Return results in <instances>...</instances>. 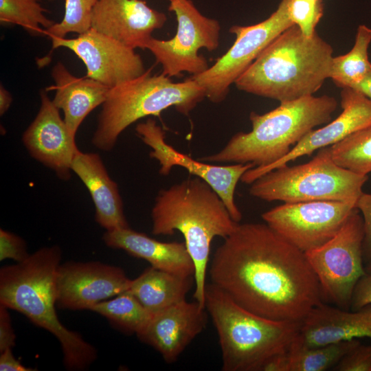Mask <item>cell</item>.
Masks as SVG:
<instances>
[{
    "instance_id": "cell-1",
    "label": "cell",
    "mask_w": 371,
    "mask_h": 371,
    "mask_svg": "<svg viewBox=\"0 0 371 371\" xmlns=\"http://www.w3.org/2000/svg\"><path fill=\"white\" fill-rule=\"evenodd\" d=\"M216 249L211 282L263 317L301 323L324 302L305 253L267 223H238Z\"/></svg>"
},
{
    "instance_id": "cell-2",
    "label": "cell",
    "mask_w": 371,
    "mask_h": 371,
    "mask_svg": "<svg viewBox=\"0 0 371 371\" xmlns=\"http://www.w3.org/2000/svg\"><path fill=\"white\" fill-rule=\"evenodd\" d=\"M152 233L171 236L179 231L194 265V300L205 307L211 243L229 236L239 223L204 180L196 177L160 190L151 211Z\"/></svg>"
},
{
    "instance_id": "cell-3",
    "label": "cell",
    "mask_w": 371,
    "mask_h": 371,
    "mask_svg": "<svg viewBox=\"0 0 371 371\" xmlns=\"http://www.w3.org/2000/svg\"><path fill=\"white\" fill-rule=\"evenodd\" d=\"M61 250L57 245L39 249L25 260L0 269V305L24 315L60 342L63 364L85 370L97 359L95 348L59 320L56 308L57 269Z\"/></svg>"
},
{
    "instance_id": "cell-4",
    "label": "cell",
    "mask_w": 371,
    "mask_h": 371,
    "mask_svg": "<svg viewBox=\"0 0 371 371\" xmlns=\"http://www.w3.org/2000/svg\"><path fill=\"white\" fill-rule=\"evenodd\" d=\"M333 48L296 25L276 38L236 80L238 89L280 103L313 95L330 78Z\"/></svg>"
},
{
    "instance_id": "cell-5",
    "label": "cell",
    "mask_w": 371,
    "mask_h": 371,
    "mask_svg": "<svg viewBox=\"0 0 371 371\" xmlns=\"http://www.w3.org/2000/svg\"><path fill=\"white\" fill-rule=\"evenodd\" d=\"M337 107L334 97L324 95L282 102L264 114L252 111L249 115L251 131L235 134L220 151L199 159L267 166L286 155L292 146L315 127L331 121Z\"/></svg>"
},
{
    "instance_id": "cell-6",
    "label": "cell",
    "mask_w": 371,
    "mask_h": 371,
    "mask_svg": "<svg viewBox=\"0 0 371 371\" xmlns=\"http://www.w3.org/2000/svg\"><path fill=\"white\" fill-rule=\"evenodd\" d=\"M205 308L218 336L223 371H261L269 359L289 349L301 325L258 315L212 282L205 286Z\"/></svg>"
},
{
    "instance_id": "cell-7",
    "label": "cell",
    "mask_w": 371,
    "mask_h": 371,
    "mask_svg": "<svg viewBox=\"0 0 371 371\" xmlns=\"http://www.w3.org/2000/svg\"><path fill=\"white\" fill-rule=\"evenodd\" d=\"M205 98L203 88L192 78L175 82L162 73L152 74L149 69L109 89L91 142L97 148L109 151L120 134L136 121L159 116L170 107L188 115Z\"/></svg>"
},
{
    "instance_id": "cell-8",
    "label": "cell",
    "mask_w": 371,
    "mask_h": 371,
    "mask_svg": "<svg viewBox=\"0 0 371 371\" xmlns=\"http://www.w3.org/2000/svg\"><path fill=\"white\" fill-rule=\"evenodd\" d=\"M368 179L337 165L326 146L308 162L285 164L259 177L251 183L249 194L269 202L357 201Z\"/></svg>"
},
{
    "instance_id": "cell-9",
    "label": "cell",
    "mask_w": 371,
    "mask_h": 371,
    "mask_svg": "<svg viewBox=\"0 0 371 371\" xmlns=\"http://www.w3.org/2000/svg\"><path fill=\"white\" fill-rule=\"evenodd\" d=\"M363 240V218L355 207L334 237L305 252L319 280L323 300L344 310H350L355 288L366 273Z\"/></svg>"
},
{
    "instance_id": "cell-10",
    "label": "cell",
    "mask_w": 371,
    "mask_h": 371,
    "mask_svg": "<svg viewBox=\"0 0 371 371\" xmlns=\"http://www.w3.org/2000/svg\"><path fill=\"white\" fill-rule=\"evenodd\" d=\"M168 10L176 16L175 35L168 40L152 37L146 49L161 66L162 74L170 78L183 72L192 76L204 72L210 66L199 51L204 48L212 52L219 47L220 23L203 15L192 0L170 1Z\"/></svg>"
},
{
    "instance_id": "cell-11",
    "label": "cell",
    "mask_w": 371,
    "mask_h": 371,
    "mask_svg": "<svg viewBox=\"0 0 371 371\" xmlns=\"http://www.w3.org/2000/svg\"><path fill=\"white\" fill-rule=\"evenodd\" d=\"M289 0H281L276 10L265 20L251 25H234L229 32L236 39L230 48L204 72L192 76L213 103L227 97L229 88L258 55L280 34L291 27Z\"/></svg>"
},
{
    "instance_id": "cell-12",
    "label": "cell",
    "mask_w": 371,
    "mask_h": 371,
    "mask_svg": "<svg viewBox=\"0 0 371 371\" xmlns=\"http://www.w3.org/2000/svg\"><path fill=\"white\" fill-rule=\"evenodd\" d=\"M357 201L284 203L262 214L265 222L303 252L317 248L340 230Z\"/></svg>"
},
{
    "instance_id": "cell-13",
    "label": "cell",
    "mask_w": 371,
    "mask_h": 371,
    "mask_svg": "<svg viewBox=\"0 0 371 371\" xmlns=\"http://www.w3.org/2000/svg\"><path fill=\"white\" fill-rule=\"evenodd\" d=\"M135 131L142 141L152 149L149 155L159 162L160 175H169L172 167L177 166L186 169L191 175L206 181L216 191L234 221L237 223L241 221L242 213L234 199L235 190L243 174L256 167L254 164L247 163L221 166L193 159L167 144L165 131L151 118L138 124Z\"/></svg>"
},
{
    "instance_id": "cell-14",
    "label": "cell",
    "mask_w": 371,
    "mask_h": 371,
    "mask_svg": "<svg viewBox=\"0 0 371 371\" xmlns=\"http://www.w3.org/2000/svg\"><path fill=\"white\" fill-rule=\"evenodd\" d=\"M50 38L53 49L67 48L82 61L87 69L86 77L109 88L146 71L135 49L91 27L75 38Z\"/></svg>"
},
{
    "instance_id": "cell-15",
    "label": "cell",
    "mask_w": 371,
    "mask_h": 371,
    "mask_svg": "<svg viewBox=\"0 0 371 371\" xmlns=\"http://www.w3.org/2000/svg\"><path fill=\"white\" fill-rule=\"evenodd\" d=\"M120 267L98 261L67 262L56 273V306L72 311L90 310L104 300L126 291L131 284Z\"/></svg>"
},
{
    "instance_id": "cell-16",
    "label": "cell",
    "mask_w": 371,
    "mask_h": 371,
    "mask_svg": "<svg viewBox=\"0 0 371 371\" xmlns=\"http://www.w3.org/2000/svg\"><path fill=\"white\" fill-rule=\"evenodd\" d=\"M342 112L323 127L307 133L290 152L276 162L265 167H254L242 176L240 181L251 184L259 177L300 157L309 155L320 148L330 146L350 135L371 126V100L352 88L341 93Z\"/></svg>"
},
{
    "instance_id": "cell-17",
    "label": "cell",
    "mask_w": 371,
    "mask_h": 371,
    "mask_svg": "<svg viewBox=\"0 0 371 371\" xmlns=\"http://www.w3.org/2000/svg\"><path fill=\"white\" fill-rule=\"evenodd\" d=\"M39 111L23 135V142L30 155L53 170L62 180L71 177V164L79 150L59 109L45 91H40Z\"/></svg>"
},
{
    "instance_id": "cell-18",
    "label": "cell",
    "mask_w": 371,
    "mask_h": 371,
    "mask_svg": "<svg viewBox=\"0 0 371 371\" xmlns=\"http://www.w3.org/2000/svg\"><path fill=\"white\" fill-rule=\"evenodd\" d=\"M166 21L164 12L144 0H97L91 27L133 49H146L153 32Z\"/></svg>"
},
{
    "instance_id": "cell-19",
    "label": "cell",
    "mask_w": 371,
    "mask_h": 371,
    "mask_svg": "<svg viewBox=\"0 0 371 371\" xmlns=\"http://www.w3.org/2000/svg\"><path fill=\"white\" fill-rule=\"evenodd\" d=\"M208 315L196 300H185L154 315L137 336L154 348L166 363H172L205 329Z\"/></svg>"
},
{
    "instance_id": "cell-20",
    "label": "cell",
    "mask_w": 371,
    "mask_h": 371,
    "mask_svg": "<svg viewBox=\"0 0 371 371\" xmlns=\"http://www.w3.org/2000/svg\"><path fill=\"white\" fill-rule=\"evenodd\" d=\"M364 337L371 338V303L347 311L323 302L301 322L292 345L313 348Z\"/></svg>"
},
{
    "instance_id": "cell-21",
    "label": "cell",
    "mask_w": 371,
    "mask_h": 371,
    "mask_svg": "<svg viewBox=\"0 0 371 371\" xmlns=\"http://www.w3.org/2000/svg\"><path fill=\"white\" fill-rule=\"evenodd\" d=\"M71 170L89 190L95 205V219L106 231L130 227L117 183L97 153L77 151Z\"/></svg>"
},
{
    "instance_id": "cell-22",
    "label": "cell",
    "mask_w": 371,
    "mask_h": 371,
    "mask_svg": "<svg viewBox=\"0 0 371 371\" xmlns=\"http://www.w3.org/2000/svg\"><path fill=\"white\" fill-rule=\"evenodd\" d=\"M102 240L109 247L122 249L156 269L182 276L194 275V265L185 243L161 242L130 227L106 231Z\"/></svg>"
},
{
    "instance_id": "cell-23",
    "label": "cell",
    "mask_w": 371,
    "mask_h": 371,
    "mask_svg": "<svg viewBox=\"0 0 371 371\" xmlns=\"http://www.w3.org/2000/svg\"><path fill=\"white\" fill-rule=\"evenodd\" d=\"M55 85L54 104L64 113V121L71 133L76 132L85 118L105 101L109 87L90 78L74 76L60 62L52 70Z\"/></svg>"
},
{
    "instance_id": "cell-24",
    "label": "cell",
    "mask_w": 371,
    "mask_h": 371,
    "mask_svg": "<svg viewBox=\"0 0 371 371\" xmlns=\"http://www.w3.org/2000/svg\"><path fill=\"white\" fill-rule=\"evenodd\" d=\"M194 276H182L150 267L131 280L128 292L153 315L186 300Z\"/></svg>"
},
{
    "instance_id": "cell-25",
    "label": "cell",
    "mask_w": 371,
    "mask_h": 371,
    "mask_svg": "<svg viewBox=\"0 0 371 371\" xmlns=\"http://www.w3.org/2000/svg\"><path fill=\"white\" fill-rule=\"evenodd\" d=\"M361 342L357 339L326 345L302 348L291 344L289 349L269 359L261 371H326L333 368Z\"/></svg>"
},
{
    "instance_id": "cell-26",
    "label": "cell",
    "mask_w": 371,
    "mask_h": 371,
    "mask_svg": "<svg viewBox=\"0 0 371 371\" xmlns=\"http://www.w3.org/2000/svg\"><path fill=\"white\" fill-rule=\"evenodd\" d=\"M371 43V28L358 26L355 44L347 54L333 58L330 78L339 87L354 88L371 68L368 49Z\"/></svg>"
},
{
    "instance_id": "cell-27",
    "label": "cell",
    "mask_w": 371,
    "mask_h": 371,
    "mask_svg": "<svg viewBox=\"0 0 371 371\" xmlns=\"http://www.w3.org/2000/svg\"><path fill=\"white\" fill-rule=\"evenodd\" d=\"M89 311L106 317L114 327L123 333L136 335L145 328L153 317L127 291L111 300L98 302Z\"/></svg>"
},
{
    "instance_id": "cell-28",
    "label": "cell",
    "mask_w": 371,
    "mask_h": 371,
    "mask_svg": "<svg viewBox=\"0 0 371 371\" xmlns=\"http://www.w3.org/2000/svg\"><path fill=\"white\" fill-rule=\"evenodd\" d=\"M333 159L355 173L371 172V126L359 130L330 146Z\"/></svg>"
},
{
    "instance_id": "cell-29",
    "label": "cell",
    "mask_w": 371,
    "mask_h": 371,
    "mask_svg": "<svg viewBox=\"0 0 371 371\" xmlns=\"http://www.w3.org/2000/svg\"><path fill=\"white\" fill-rule=\"evenodd\" d=\"M38 0H0L1 23L20 25L31 33L45 32L55 24Z\"/></svg>"
},
{
    "instance_id": "cell-30",
    "label": "cell",
    "mask_w": 371,
    "mask_h": 371,
    "mask_svg": "<svg viewBox=\"0 0 371 371\" xmlns=\"http://www.w3.org/2000/svg\"><path fill=\"white\" fill-rule=\"evenodd\" d=\"M97 0H65L62 21L45 30L50 37L63 38L69 33L82 34L91 28L92 12Z\"/></svg>"
},
{
    "instance_id": "cell-31",
    "label": "cell",
    "mask_w": 371,
    "mask_h": 371,
    "mask_svg": "<svg viewBox=\"0 0 371 371\" xmlns=\"http://www.w3.org/2000/svg\"><path fill=\"white\" fill-rule=\"evenodd\" d=\"M288 13L302 33L311 38L316 33L315 27L324 14V4L322 0H289Z\"/></svg>"
},
{
    "instance_id": "cell-32",
    "label": "cell",
    "mask_w": 371,
    "mask_h": 371,
    "mask_svg": "<svg viewBox=\"0 0 371 371\" xmlns=\"http://www.w3.org/2000/svg\"><path fill=\"white\" fill-rule=\"evenodd\" d=\"M332 370L371 371V345L360 343L346 354Z\"/></svg>"
},
{
    "instance_id": "cell-33",
    "label": "cell",
    "mask_w": 371,
    "mask_h": 371,
    "mask_svg": "<svg viewBox=\"0 0 371 371\" xmlns=\"http://www.w3.org/2000/svg\"><path fill=\"white\" fill-rule=\"evenodd\" d=\"M25 241L10 232L0 229V260L12 259L20 262L28 258Z\"/></svg>"
},
{
    "instance_id": "cell-34",
    "label": "cell",
    "mask_w": 371,
    "mask_h": 371,
    "mask_svg": "<svg viewBox=\"0 0 371 371\" xmlns=\"http://www.w3.org/2000/svg\"><path fill=\"white\" fill-rule=\"evenodd\" d=\"M355 207L361 214L363 221L362 254L366 269L371 267V194L363 192L357 199Z\"/></svg>"
},
{
    "instance_id": "cell-35",
    "label": "cell",
    "mask_w": 371,
    "mask_h": 371,
    "mask_svg": "<svg viewBox=\"0 0 371 371\" xmlns=\"http://www.w3.org/2000/svg\"><path fill=\"white\" fill-rule=\"evenodd\" d=\"M371 303V267L357 282L352 297L350 310L356 311Z\"/></svg>"
},
{
    "instance_id": "cell-36",
    "label": "cell",
    "mask_w": 371,
    "mask_h": 371,
    "mask_svg": "<svg viewBox=\"0 0 371 371\" xmlns=\"http://www.w3.org/2000/svg\"><path fill=\"white\" fill-rule=\"evenodd\" d=\"M16 335L8 308L0 305V352L15 346Z\"/></svg>"
},
{
    "instance_id": "cell-37",
    "label": "cell",
    "mask_w": 371,
    "mask_h": 371,
    "mask_svg": "<svg viewBox=\"0 0 371 371\" xmlns=\"http://www.w3.org/2000/svg\"><path fill=\"white\" fill-rule=\"evenodd\" d=\"M1 371H32L36 369L23 366L14 356L12 349H6L0 352Z\"/></svg>"
},
{
    "instance_id": "cell-38",
    "label": "cell",
    "mask_w": 371,
    "mask_h": 371,
    "mask_svg": "<svg viewBox=\"0 0 371 371\" xmlns=\"http://www.w3.org/2000/svg\"><path fill=\"white\" fill-rule=\"evenodd\" d=\"M12 97L10 92L1 85L0 86V115H3L10 108Z\"/></svg>"
},
{
    "instance_id": "cell-39",
    "label": "cell",
    "mask_w": 371,
    "mask_h": 371,
    "mask_svg": "<svg viewBox=\"0 0 371 371\" xmlns=\"http://www.w3.org/2000/svg\"><path fill=\"white\" fill-rule=\"evenodd\" d=\"M354 89L371 100V68L364 78Z\"/></svg>"
},
{
    "instance_id": "cell-40",
    "label": "cell",
    "mask_w": 371,
    "mask_h": 371,
    "mask_svg": "<svg viewBox=\"0 0 371 371\" xmlns=\"http://www.w3.org/2000/svg\"><path fill=\"white\" fill-rule=\"evenodd\" d=\"M168 1H173V0H168Z\"/></svg>"
},
{
    "instance_id": "cell-41",
    "label": "cell",
    "mask_w": 371,
    "mask_h": 371,
    "mask_svg": "<svg viewBox=\"0 0 371 371\" xmlns=\"http://www.w3.org/2000/svg\"><path fill=\"white\" fill-rule=\"evenodd\" d=\"M48 1H54V0H48Z\"/></svg>"
},
{
    "instance_id": "cell-42",
    "label": "cell",
    "mask_w": 371,
    "mask_h": 371,
    "mask_svg": "<svg viewBox=\"0 0 371 371\" xmlns=\"http://www.w3.org/2000/svg\"><path fill=\"white\" fill-rule=\"evenodd\" d=\"M315 1H319V0H315Z\"/></svg>"
}]
</instances>
